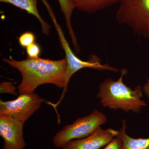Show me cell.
I'll return each mask as SVG.
<instances>
[{
	"label": "cell",
	"mask_w": 149,
	"mask_h": 149,
	"mask_svg": "<svg viewBox=\"0 0 149 149\" xmlns=\"http://www.w3.org/2000/svg\"><path fill=\"white\" fill-rule=\"evenodd\" d=\"M19 43L21 47L27 48L35 43V36L32 32H27L22 33L18 38Z\"/></svg>",
	"instance_id": "4fadbf2b"
},
{
	"label": "cell",
	"mask_w": 149,
	"mask_h": 149,
	"mask_svg": "<svg viewBox=\"0 0 149 149\" xmlns=\"http://www.w3.org/2000/svg\"><path fill=\"white\" fill-rule=\"evenodd\" d=\"M43 100L33 92L19 94L16 99L0 101V116H6L24 123L40 109Z\"/></svg>",
	"instance_id": "8992f818"
},
{
	"label": "cell",
	"mask_w": 149,
	"mask_h": 149,
	"mask_svg": "<svg viewBox=\"0 0 149 149\" xmlns=\"http://www.w3.org/2000/svg\"><path fill=\"white\" fill-rule=\"evenodd\" d=\"M3 61L21 74L22 81L17 87L19 94L33 93L43 84H53L58 88H64L67 68L65 58L52 60L27 57L17 61L10 57L4 58Z\"/></svg>",
	"instance_id": "6da1fadb"
},
{
	"label": "cell",
	"mask_w": 149,
	"mask_h": 149,
	"mask_svg": "<svg viewBox=\"0 0 149 149\" xmlns=\"http://www.w3.org/2000/svg\"><path fill=\"white\" fill-rule=\"evenodd\" d=\"M118 134V130L111 128L103 129L101 126L90 136L69 141L61 149H100L109 143Z\"/></svg>",
	"instance_id": "ba28073f"
},
{
	"label": "cell",
	"mask_w": 149,
	"mask_h": 149,
	"mask_svg": "<svg viewBox=\"0 0 149 149\" xmlns=\"http://www.w3.org/2000/svg\"><path fill=\"white\" fill-rule=\"evenodd\" d=\"M75 9L88 13H95L119 2V0H70Z\"/></svg>",
	"instance_id": "30bf717a"
},
{
	"label": "cell",
	"mask_w": 149,
	"mask_h": 149,
	"mask_svg": "<svg viewBox=\"0 0 149 149\" xmlns=\"http://www.w3.org/2000/svg\"><path fill=\"white\" fill-rule=\"evenodd\" d=\"M0 92L1 94L7 93L13 95H17L16 88L10 82H2L0 84Z\"/></svg>",
	"instance_id": "5bb4252c"
},
{
	"label": "cell",
	"mask_w": 149,
	"mask_h": 149,
	"mask_svg": "<svg viewBox=\"0 0 149 149\" xmlns=\"http://www.w3.org/2000/svg\"><path fill=\"white\" fill-rule=\"evenodd\" d=\"M143 91L144 94L149 99V77L143 86Z\"/></svg>",
	"instance_id": "e0dca14e"
},
{
	"label": "cell",
	"mask_w": 149,
	"mask_h": 149,
	"mask_svg": "<svg viewBox=\"0 0 149 149\" xmlns=\"http://www.w3.org/2000/svg\"><path fill=\"white\" fill-rule=\"evenodd\" d=\"M118 3V22L128 26L134 35L149 39V0H119Z\"/></svg>",
	"instance_id": "3957f363"
},
{
	"label": "cell",
	"mask_w": 149,
	"mask_h": 149,
	"mask_svg": "<svg viewBox=\"0 0 149 149\" xmlns=\"http://www.w3.org/2000/svg\"><path fill=\"white\" fill-rule=\"evenodd\" d=\"M24 123L6 116H0V136L4 141L3 149H24Z\"/></svg>",
	"instance_id": "52a82bcc"
},
{
	"label": "cell",
	"mask_w": 149,
	"mask_h": 149,
	"mask_svg": "<svg viewBox=\"0 0 149 149\" xmlns=\"http://www.w3.org/2000/svg\"><path fill=\"white\" fill-rule=\"evenodd\" d=\"M26 49L28 57L33 58L40 57L39 56L41 54V48L40 46L36 43H33L28 46L26 48Z\"/></svg>",
	"instance_id": "9a60e30c"
},
{
	"label": "cell",
	"mask_w": 149,
	"mask_h": 149,
	"mask_svg": "<svg viewBox=\"0 0 149 149\" xmlns=\"http://www.w3.org/2000/svg\"><path fill=\"white\" fill-rule=\"evenodd\" d=\"M127 72V69L123 68L117 80L110 78L104 80L99 85L97 97L104 107L139 113L147 106L146 102L141 100L143 93V87L138 85L132 89L124 84L123 77Z\"/></svg>",
	"instance_id": "7a4b0ae2"
},
{
	"label": "cell",
	"mask_w": 149,
	"mask_h": 149,
	"mask_svg": "<svg viewBox=\"0 0 149 149\" xmlns=\"http://www.w3.org/2000/svg\"><path fill=\"white\" fill-rule=\"evenodd\" d=\"M107 121L106 116L97 109L88 115L77 118L73 123L64 126L52 138L54 146L62 148L69 141L90 136Z\"/></svg>",
	"instance_id": "277c9868"
},
{
	"label": "cell",
	"mask_w": 149,
	"mask_h": 149,
	"mask_svg": "<svg viewBox=\"0 0 149 149\" xmlns=\"http://www.w3.org/2000/svg\"><path fill=\"white\" fill-rule=\"evenodd\" d=\"M0 2L11 4L35 17L40 22L43 34L47 36L49 35L50 25L43 19L39 13L37 8V0H0Z\"/></svg>",
	"instance_id": "9c48e42d"
},
{
	"label": "cell",
	"mask_w": 149,
	"mask_h": 149,
	"mask_svg": "<svg viewBox=\"0 0 149 149\" xmlns=\"http://www.w3.org/2000/svg\"><path fill=\"white\" fill-rule=\"evenodd\" d=\"M58 1L60 6L61 10L64 15L67 27L73 47L74 48L79 47L77 38L71 24V17L73 11L75 9V7L70 0H58Z\"/></svg>",
	"instance_id": "7c38bea8"
},
{
	"label": "cell",
	"mask_w": 149,
	"mask_h": 149,
	"mask_svg": "<svg viewBox=\"0 0 149 149\" xmlns=\"http://www.w3.org/2000/svg\"><path fill=\"white\" fill-rule=\"evenodd\" d=\"M118 136L122 140L123 149H149V138L134 139L127 134L126 121L123 120Z\"/></svg>",
	"instance_id": "8fae6325"
},
{
	"label": "cell",
	"mask_w": 149,
	"mask_h": 149,
	"mask_svg": "<svg viewBox=\"0 0 149 149\" xmlns=\"http://www.w3.org/2000/svg\"><path fill=\"white\" fill-rule=\"evenodd\" d=\"M58 35L61 47L64 51L65 54V58L66 59L67 63V68L66 72L65 85L63 89V92L58 102L55 105V106L60 103L64 97V96L67 91L68 86L70 78L72 75L78 70L84 68H91L101 71L108 70L115 72H119V69L116 68L111 66L107 63L102 64L100 59L97 56L94 55H92L91 57L90 60L88 61H84L80 59L74 54L70 49L69 43L67 41L63 32V31H60L58 33Z\"/></svg>",
	"instance_id": "5b68a950"
},
{
	"label": "cell",
	"mask_w": 149,
	"mask_h": 149,
	"mask_svg": "<svg viewBox=\"0 0 149 149\" xmlns=\"http://www.w3.org/2000/svg\"><path fill=\"white\" fill-rule=\"evenodd\" d=\"M103 149H123L122 140L117 136L113 139Z\"/></svg>",
	"instance_id": "2e32d148"
}]
</instances>
